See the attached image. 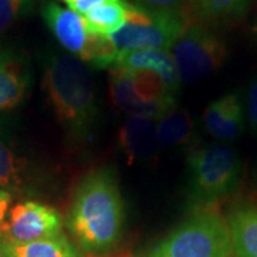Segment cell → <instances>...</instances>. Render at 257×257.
<instances>
[{
	"mask_svg": "<svg viewBox=\"0 0 257 257\" xmlns=\"http://www.w3.org/2000/svg\"><path fill=\"white\" fill-rule=\"evenodd\" d=\"M233 254L236 257H257V206L239 204L229 216Z\"/></svg>",
	"mask_w": 257,
	"mask_h": 257,
	"instance_id": "obj_16",
	"label": "cell"
},
{
	"mask_svg": "<svg viewBox=\"0 0 257 257\" xmlns=\"http://www.w3.org/2000/svg\"><path fill=\"white\" fill-rule=\"evenodd\" d=\"M37 0H0V35L29 15Z\"/></svg>",
	"mask_w": 257,
	"mask_h": 257,
	"instance_id": "obj_20",
	"label": "cell"
},
{
	"mask_svg": "<svg viewBox=\"0 0 257 257\" xmlns=\"http://www.w3.org/2000/svg\"><path fill=\"white\" fill-rule=\"evenodd\" d=\"M190 16L159 13L139 8L132 3L124 26L109 36L117 52L147 49L169 50L190 23Z\"/></svg>",
	"mask_w": 257,
	"mask_h": 257,
	"instance_id": "obj_6",
	"label": "cell"
},
{
	"mask_svg": "<svg viewBox=\"0 0 257 257\" xmlns=\"http://www.w3.org/2000/svg\"><path fill=\"white\" fill-rule=\"evenodd\" d=\"M246 116L250 128L257 133V77L251 82L246 100Z\"/></svg>",
	"mask_w": 257,
	"mask_h": 257,
	"instance_id": "obj_22",
	"label": "cell"
},
{
	"mask_svg": "<svg viewBox=\"0 0 257 257\" xmlns=\"http://www.w3.org/2000/svg\"><path fill=\"white\" fill-rule=\"evenodd\" d=\"M233 254L229 220L216 207L192 216L157 241L142 257H230Z\"/></svg>",
	"mask_w": 257,
	"mask_h": 257,
	"instance_id": "obj_4",
	"label": "cell"
},
{
	"mask_svg": "<svg viewBox=\"0 0 257 257\" xmlns=\"http://www.w3.org/2000/svg\"><path fill=\"white\" fill-rule=\"evenodd\" d=\"M243 165L227 145L194 147L187 156V199L193 210L211 209L239 192Z\"/></svg>",
	"mask_w": 257,
	"mask_h": 257,
	"instance_id": "obj_3",
	"label": "cell"
},
{
	"mask_svg": "<svg viewBox=\"0 0 257 257\" xmlns=\"http://www.w3.org/2000/svg\"><path fill=\"white\" fill-rule=\"evenodd\" d=\"M0 257H83L64 233L49 239L16 243L5 239L0 231Z\"/></svg>",
	"mask_w": 257,
	"mask_h": 257,
	"instance_id": "obj_15",
	"label": "cell"
},
{
	"mask_svg": "<svg viewBox=\"0 0 257 257\" xmlns=\"http://www.w3.org/2000/svg\"><path fill=\"white\" fill-rule=\"evenodd\" d=\"M120 150L124 153L128 165L135 162H149L159 150L156 119L130 116L119 130Z\"/></svg>",
	"mask_w": 257,
	"mask_h": 257,
	"instance_id": "obj_12",
	"label": "cell"
},
{
	"mask_svg": "<svg viewBox=\"0 0 257 257\" xmlns=\"http://www.w3.org/2000/svg\"><path fill=\"white\" fill-rule=\"evenodd\" d=\"M203 123L211 138L234 140L244 127V109L237 93H226L213 100L203 111Z\"/></svg>",
	"mask_w": 257,
	"mask_h": 257,
	"instance_id": "obj_11",
	"label": "cell"
},
{
	"mask_svg": "<svg viewBox=\"0 0 257 257\" xmlns=\"http://www.w3.org/2000/svg\"><path fill=\"white\" fill-rule=\"evenodd\" d=\"M180 82L197 83L217 72L227 59V45L203 23H190L170 49Z\"/></svg>",
	"mask_w": 257,
	"mask_h": 257,
	"instance_id": "obj_7",
	"label": "cell"
},
{
	"mask_svg": "<svg viewBox=\"0 0 257 257\" xmlns=\"http://www.w3.org/2000/svg\"><path fill=\"white\" fill-rule=\"evenodd\" d=\"M133 5L150 10V12L190 16L189 15V0H133Z\"/></svg>",
	"mask_w": 257,
	"mask_h": 257,
	"instance_id": "obj_21",
	"label": "cell"
},
{
	"mask_svg": "<svg viewBox=\"0 0 257 257\" xmlns=\"http://www.w3.org/2000/svg\"><path fill=\"white\" fill-rule=\"evenodd\" d=\"M159 146L165 150H190L196 145V126L190 113L177 107L156 120Z\"/></svg>",
	"mask_w": 257,
	"mask_h": 257,
	"instance_id": "obj_14",
	"label": "cell"
},
{
	"mask_svg": "<svg viewBox=\"0 0 257 257\" xmlns=\"http://www.w3.org/2000/svg\"><path fill=\"white\" fill-rule=\"evenodd\" d=\"M12 202H13V194L5 189H0V227L6 223Z\"/></svg>",
	"mask_w": 257,
	"mask_h": 257,
	"instance_id": "obj_24",
	"label": "cell"
},
{
	"mask_svg": "<svg viewBox=\"0 0 257 257\" xmlns=\"http://www.w3.org/2000/svg\"><path fill=\"white\" fill-rule=\"evenodd\" d=\"M111 67H121L130 70H146L156 73L167 90L177 97L180 89V77L176 69L175 60L169 50L162 49H147L133 52H119L116 62Z\"/></svg>",
	"mask_w": 257,
	"mask_h": 257,
	"instance_id": "obj_13",
	"label": "cell"
},
{
	"mask_svg": "<svg viewBox=\"0 0 257 257\" xmlns=\"http://www.w3.org/2000/svg\"><path fill=\"white\" fill-rule=\"evenodd\" d=\"M63 227V219L55 207L26 200L15 204L9 211L8 221L0 227L2 236L10 241L29 243L57 236Z\"/></svg>",
	"mask_w": 257,
	"mask_h": 257,
	"instance_id": "obj_8",
	"label": "cell"
},
{
	"mask_svg": "<svg viewBox=\"0 0 257 257\" xmlns=\"http://www.w3.org/2000/svg\"><path fill=\"white\" fill-rule=\"evenodd\" d=\"M130 6L132 2L128 0H114L90 10L83 16L87 33L104 37L113 35L127 22Z\"/></svg>",
	"mask_w": 257,
	"mask_h": 257,
	"instance_id": "obj_18",
	"label": "cell"
},
{
	"mask_svg": "<svg viewBox=\"0 0 257 257\" xmlns=\"http://www.w3.org/2000/svg\"><path fill=\"white\" fill-rule=\"evenodd\" d=\"M32 73L26 57L13 49H0V110H12L25 100Z\"/></svg>",
	"mask_w": 257,
	"mask_h": 257,
	"instance_id": "obj_10",
	"label": "cell"
},
{
	"mask_svg": "<svg viewBox=\"0 0 257 257\" xmlns=\"http://www.w3.org/2000/svg\"><path fill=\"white\" fill-rule=\"evenodd\" d=\"M40 13L59 45L72 56L80 59L90 36L86 30L83 16L73 10L64 9L52 0H45L42 3Z\"/></svg>",
	"mask_w": 257,
	"mask_h": 257,
	"instance_id": "obj_9",
	"label": "cell"
},
{
	"mask_svg": "<svg viewBox=\"0 0 257 257\" xmlns=\"http://www.w3.org/2000/svg\"><path fill=\"white\" fill-rule=\"evenodd\" d=\"M254 186H256V189H257V169H256V172H254Z\"/></svg>",
	"mask_w": 257,
	"mask_h": 257,
	"instance_id": "obj_26",
	"label": "cell"
},
{
	"mask_svg": "<svg viewBox=\"0 0 257 257\" xmlns=\"http://www.w3.org/2000/svg\"><path fill=\"white\" fill-rule=\"evenodd\" d=\"M43 90L67 139L76 146L90 143L99 128L100 109L84 63L76 56L49 53L43 62Z\"/></svg>",
	"mask_w": 257,
	"mask_h": 257,
	"instance_id": "obj_2",
	"label": "cell"
},
{
	"mask_svg": "<svg viewBox=\"0 0 257 257\" xmlns=\"http://www.w3.org/2000/svg\"><path fill=\"white\" fill-rule=\"evenodd\" d=\"M28 162L12 146L0 128V189L22 194L28 189Z\"/></svg>",
	"mask_w": 257,
	"mask_h": 257,
	"instance_id": "obj_17",
	"label": "cell"
},
{
	"mask_svg": "<svg viewBox=\"0 0 257 257\" xmlns=\"http://www.w3.org/2000/svg\"><path fill=\"white\" fill-rule=\"evenodd\" d=\"M124 217L116 172L104 166L87 172L76 184L66 226L82 250L101 256L117 246Z\"/></svg>",
	"mask_w": 257,
	"mask_h": 257,
	"instance_id": "obj_1",
	"label": "cell"
},
{
	"mask_svg": "<svg viewBox=\"0 0 257 257\" xmlns=\"http://www.w3.org/2000/svg\"><path fill=\"white\" fill-rule=\"evenodd\" d=\"M256 32H257V22H256Z\"/></svg>",
	"mask_w": 257,
	"mask_h": 257,
	"instance_id": "obj_27",
	"label": "cell"
},
{
	"mask_svg": "<svg viewBox=\"0 0 257 257\" xmlns=\"http://www.w3.org/2000/svg\"><path fill=\"white\" fill-rule=\"evenodd\" d=\"M62 2H63V3H66L67 6H72L74 2H77V0H62Z\"/></svg>",
	"mask_w": 257,
	"mask_h": 257,
	"instance_id": "obj_25",
	"label": "cell"
},
{
	"mask_svg": "<svg viewBox=\"0 0 257 257\" xmlns=\"http://www.w3.org/2000/svg\"><path fill=\"white\" fill-rule=\"evenodd\" d=\"M107 84L113 106L128 116L157 120L177 106L176 96L152 72L110 67Z\"/></svg>",
	"mask_w": 257,
	"mask_h": 257,
	"instance_id": "obj_5",
	"label": "cell"
},
{
	"mask_svg": "<svg viewBox=\"0 0 257 257\" xmlns=\"http://www.w3.org/2000/svg\"><path fill=\"white\" fill-rule=\"evenodd\" d=\"M250 0H189V15L202 22L227 23L241 19Z\"/></svg>",
	"mask_w": 257,
	"mask_h": 257,
	"instance_id": "obj_19",
	"label": "cell"
},
{
	"mask_svg": "<svg viewBox=\"0 0 257 257\" xmlns=\"http://www.w3.org/2000/svg\"><path fill=\"white\" fill-rule=\"evenodd\" d=\"M110 2H114V0H77L74 2L72 6H69L70 10L76 12L77 15L80 16H84L86 13H89L90 10L99 8L101 5H106V3H110Z\"/></svg>",
	"mask_w": 257,
	"mask_h": 257,
	"instance_id": "obj_23",
	"label": "cell"
}]
</instances>
